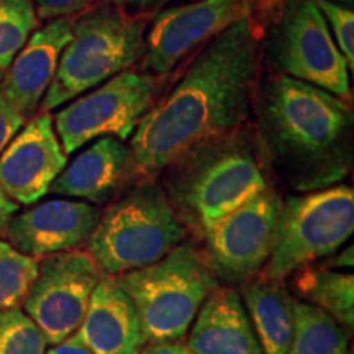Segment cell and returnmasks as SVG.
Masks as SVG:
<instances>
[{"label": "cell", "instance_id": "cell-1", "mask_svg": "<svg viewBox=\"0 0 354 354\" xmlns=\"http://www.w3.org/2000/svg\"><path fill=\"white\" fill-rule=\"evenodd\" d=\"M259 57L250 19L212 38L131 133L127 176L151 180L196 146L240 130L256 94Z\"/></svg>", "mask_w": 354, "mask_h": 354}, {"label": "cell", "instance_id": "cell-2", "mask_svg": "<svg viewBox=\"0 0 354 354\" xmlns=\"http://www.w3.org/2000/svg\"><path fill=\"white\" fill-rule=\"evenodd\" d=\"M259 158L299 192L342 183L353 161L348 100L299 79L272 74L258 88Z\"/></svg>", "mask_w": 354, "mask_h": 354}, {"label": "cell", "instance_id": "cell-3", "mask_svg": "<svg viewBox=\"0 0 354 354\" xmlns=\"http://www.w3.org/2000/svg\"><path fill=\"white\" fill-rule=\"evenodd\" d=\"M162 172L172 209L201 236L269 187L258 146L241 128L196 146Z\"/></svg>", "mask_w": 354, "mask_h": 354}, {"label": "cell", "instance_id": "cell-4", "mask_svg": "<svg viewBox=\"0 0 354 354\" xmlns=\"http://www.w3.org/2000/svg\"><path fill=\"white\" fill-rule=\"evenodd\" d=\"M148 15L95 6L74 19L73 35L61 53L39 112H50L123 73L145 56Z\"/></svg>", "mask_w": 354, "mask_h": 354}, {"label": "cell", "instance_id": "cell-5", "mask_svg": "<svg viewBox=\"0 0 354 354\" xmlns=\"http://www.w3.org/2000/svg\"><path fill=\"white\" fill-rule=\"evenodd\" d=\"M187 228L172 209L162 185L140 180L113 202L87 240V251L107 276L158 263L184 241Z\"/></svg>", "mask_w": 354, "mask_h": 354}, {"label": "cell", "instance_id": "cell-6", "mask_svg": "<svg viewBox=\"0 0 354 354\" xmlns=\"http://www.w3.org/2000/svg\"><path fill=\"white\" fill-rule=\"evenodd\" d=\"M113 277L135 305L149 343L183 338L202 304L218 287L205 256L192 243H180L158 263Z\"/></svg>", "mask_w": 354, "mask_h": 354}, {"label": "cell", "instance_id": "cell-7", "mask_svg": "<svg viewBox=\"0 0 354 354\" xmlns=\"http://www.w3.org/2000/svg\"><path fill=\"white\" fill-rule=\"evenodd\" d=\"M354 190L331 185L282 202L277 243L259 276L284 281L313 261L326 258L351 238Z\"/></svg>", "mask_w": 354, "mask_h": 354}, {"label": "cell", "instance_id": "cell-8", "mask_svg": "<svg viewBox=\"0 0 354 354\" xmlns=\"http://www.w3.org/2000/svg\"><path fill=\"white\" fill-rule=\"evenodd\" d=\"M268 53L284 76L299 79L348 100V63L336 46L315 0H282Z\"/></svg>", "mask_w": 354, "mask_h": 354}, {"label": "cell", "instance_id": "cell-9", "mask_svg": "<svg viewBox=\"0 0 354 354\" xmlns=\"http://www.w3.org/2000/svg\"><path fill=\"white\" fill-rule=\"evenodd\" d=\"M162 81L151 73L123 71L55 115L53 125L64 153L73 154L100 136L125 141L153 107Z\"/></svg>", "mask_w": 354, "mask_h": 354}, {"label": "cell", "instance_id": "cell-10", "mask_svg": "<svg viewBox=\"0 0 354 354\" xmlns=\"http://www.w3.org/2000/svg\"><path fill=\"white\" fill-rule=\"evenodd\" d=\"M282 202L268 187L203 233V256L216 279L243 284L261 272L276 248Z\"/></svg>", "mask_w": 354, "mask_h": 354}, {"label": "cell", "instance_id": "cell-11", "mask_svg": "<svg viewBox=\"0 0 354 354\" xmlns=\"http://www.w3.org/2000/svg\"><path fill=\"white\" fill-rule=\"evenodd\" d=\"M102 276L88 251L71 250L39 259L24 307L48 343L57 344L76 333Z\"/></svg>", "mask_w": 354, "mask_h": 354}, {"label": "cell", "instance_id": "cell-12", "mask_svg": "<svg viewBox=\"0 0 354 354\" xmlns=\"http://www.w3.org/2000/svg\"><path fill=\"white\" fill-rule=\"evenodd\" d=\"M243 19H250L248 0H194L159 12L145 37L141 71L167 74L190 51Z\"/></svg>", "mask_w": 354, "mask_h": 354}, {"label": "cell", "instance_id": "cell-13", "mask_svg": "<svg viewBox=\"0 0 354 354\" xmlns=\"http://www.w3.org/2000/svg\"><path fill=\"white\" fill-rule=\"evenodd\" d=\"M68 165L53 117L39 112L21 127L0 153V189L19 205H30L50 192Z\"/></svg>", "mask_w": 354, "mask_h": 354}, {"label": "cell", "instance_id": "cell-14", "mask_svg": "<svg viewBox=\"0 0 354 354\" xmlns=\"http://www.w3.org/2000/svg\"><path fill=\"white\" fill-rule=\"evenodd\" d=\"M100 210L94 203L68 198H51L17 212L3 227L6 241L30 258L76 250L97 227Z\"/></svg>", "mask_w": 354, "mask_h": 354}, {"label": "cell", "instance_id": "cell-15", "mask_svg": "<svg viewBox=\"0 0 354 354\" xmlns=\"http://www.w3.org/2000/svg\"><path fill=\"white\" fill-rule=\"evenodd\" d=\"M74 17L50 20L35 30L0 81V95L25 120L37 115L73 35Z\"/></svg>", "mask_w": 354, "mask_h": 354}, {"label": "cell", "instance_id": "cell-16", "mask_svg": "<svg viewBox=\"0 0 354 354\" xmlns=\"http://www.w3.org/2000/svg\"><path fill=\"white\" fill-rule=\"evenodd\" d=\"M76 333L92 354H140L146 342L131 299L107 274L92 292Z\"/></svg>", "mask_w": 354, "mask_h": 354}, {"label": "cell", "instance_id": "cell-17", "mask_svg": "<svg viewBox=\"0 0 354 354\" xmlns=\"http://www.w3.org/2000/svg\"><path fill=\"white\" fill-rule=\"evenodd\" d=\"M187 348L194 354H263L241 295L216 287L192 322Z\"/></svg>", "mask_w": 354, "mask_h": 354}, {"label": "cell", "instance_id": "cell-18", "mask_svg": "<svg viewBox=\"0 0 354 354\" xmlns=\"http://www.w3.org/2000/svg\"><path fill=\"white\" fill-rule=\"evenodd\" d=\"M128 159L130 151L122 140L100 136L64 167L50 192L88 203L109 202L125 180Z\"/></svg>", "mask_w": 354, "mask_h": 354}, {"label": "cell", "instance_id": "cell-19", "mask_svg": "<svg viewBox=\"0 0 354 354\" xmlns=\"http://www.w3.org/2000/svg\"><path fill=\"white\" fill-rule=\"evenodd\" d=\"M243 305L263 354H287L294 339L295 300L282 281L250 279L243 289Z\"/></svg>", "mask_w": 354, "mask_h": 354}, {"label": "cell", "instance_id": "cell-20", "mask_svg": "<svg viewBox=\"0 0 354 354\" xmlns=\"http://www.w3.org/2000/svg\"><path fill=\"white\" fill-rule=\"evenodd\" d=\"M294 287L307 304L323 310L343 328L354 326V277L318 266H304L295 271Z\"/></svg>", "mask_w": 354, "mask_h": 354}, {"label": "cell", "instance_id": "cell-21", "mask_svg": "<svg viewBox=\"0 0 354 354\" xmlns=\"http://www.w3.org/2000/svg\"><path fill=\"white\" fill-rule=\"evenodd\" d=\"M287 354H348L346 330L323 310L295 302L294 339Z\"/></svg>", "mask_w": 354, "mask_h": 354}, {"label": "cell", "instance_id": "cell-22", "mask_svg": "<svg viewBox=\"0 0 354 354\" xmlns=\"http://www.w3.org/2000/svg\"><path fill=\"white\" fill-rule=\"evenodd\" d=\"M38 24L32 0H0V81Z\"/></svg>", "mask_w": 354, "mask_h": 354}, {"label": "cell", "instance_id": "cell-23", "mask_svg": "<svg viewBox=\"0 0 354 354\" xmlns=\"http://www.w3.org/2000/svg\"><path fill=\"white\" fill-rule=\"evenodd\" d=\"M39 259L17 251L0 240V312L20 308L38 276Z\"/></svg>", "mask_w": 354, "mask_h": 354}, {"label": "cell", "instance_id": "cell-24", "mask_svg": "<svg viewBox=\"0 0 354 354\" xmlns=\"http://www.w3.org/2000/svg\"><path fill=\"white\" fill-rule=\"evenodd\" d=\"M46 338L24 310L0 312V354H46Z\"/></svg>", "mask_w": 354, "mask_h": 354}, {"label": "cell", "instance_id": "cell-25", "mask_svg": "<svg viewBox=\"0 0 354 354\" xmlns=\"http://www.w3.org/2000/svg\"><path fill=\"white\" fill-rule=\"evenodd\" d=\"M322 15L325 17L331 37L336 39V46L342 51L348 63V69H354V12L353 8L330 2V0H315Z\"/></svg>", "mask_w": 354, "mask_h": 354}, {"label": "cell", "instance_id": "cell-26", "mask_svg": "<svg viewBox=\"0 0 354 354\" xmlns=\"http://www.w3.org/2000/svg\"><path fill=\"white\" fill-rule=\"evenodd\" d=\"M38 20H56L76 17L99 6L100 0H32Z\"/></svg>", "mask_w": 354, "mask_h": 354}, {"label": "cell", "instance_id": "cell-27", "mask_svg": "<svg viewBox=\"0 0 354 354\" xmlns=\"http://www.w3.org/2000/svg\"><path fill=\"white\" fill-rule=\"evenodd\" d=\"M25 118L0 95V153L25 125Z\"/></svg>", "mask_w": 354, "mask_h": 354}, {"label": "cell", "instance_id": "cell-28", "mask_svg": "<svg viewBox=\"0 0 354 354\" xmlns=\"http://www.w3.org/2000/svg\"><path fill=\"white\" fill-rule=\"evenodd\" d=\"M167 2H172V0H113L115 6L131 15H146L148 12L166 6Z\"/></svg>", "mask_w": 354, "mask_h": 354}, {"label": "cell", "instance_id": "cell-29", "mask_svg": "<svg viewBox=\"0 0 354 354\" xmlns=\"http://www.w3.org/2000/svg\"><path fill=\"white\" fill-rule=\"evenodd\" d=\"M46 354H92L77 333L68 336L61 343H57L53 346Z\"/></svg>", "mask_w": 354, "mask_h": 354}, {"label": "cell", "instance_id": "cell-30", "mask_svg": "<svg viewBox=\"0 0 354 354\" xmlns=\"http://www.w3.org/2000/svg\"><path fill=\"white\" fill-rule=\"evenodd\" d=\"M140 354H194V353L187 348V344H180L177 342H165V343H151Z\"/></svg>", "mask_w": 354, "mask_h": 354}, {"label": "cell", "instance_id": "cell-31", "mask_svg": "<svg viewBox=\"0 0 354 354\" xmlns=\"http://www.w3.org/2000/svg\"><path fill=\"white\" fill-rule=\"evenodd\" d=\"M19 203H15L12 198H8L6 194H3V190L0 189V233H2L3 227L8 223V220L19 212Z\"/></svg>", "mask_w": 354, "mask_h": 354}, {"label": "cell", "instance_id": "cell-32", "mask_svg": "<svg viewBox=\"0 0 354 354\" xmlns=\"http://www.w3.org/2000/svg\"><path fill=\"white\" fill-rule=\"evenodd\" d=\"M335 266V268H351L353 266V248L349 246L348 250H344L342 254H339V258H336L333 263H331Z\"/></svg>", "mask_w": 354, "mask_h": 354}, {"label": "cell", "instance_id": "cell-33", "mask_svg": "<svg viewBox=\"0 0 354 354\" xmlns=\"http://www.w3.org/2000/svg\"><path fill=\"white\" fill-rule=\"evenodd\" d=\"M330 2L339 3V6H344V7H349V8H353V6H354V0H330Z\"/></svg>", "mask_w": 354, "mask_h": 354}]
</instances>
